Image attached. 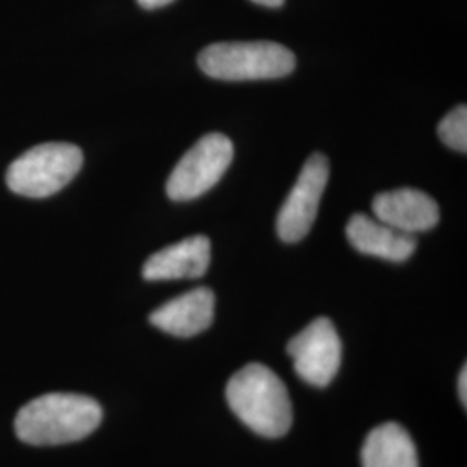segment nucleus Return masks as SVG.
I'll use <instances>...</instances> for the list:
<instances>
[{"mask_svg":"<svg viewBox=\"0 0 467 467\" xmlns=\"http://www.w3.org/2000/svg\"><path fill=\"white\" fill-rule=\"evenodd\" d=\"M329 181V160L316 152L301 168L296 184L284 201L277 215V234L284 243H298L310 233L326 185Z\"/></svg>","mask_w":467,"mask_h":467,"instance_id":"423d86ee","label":"nucleus"},{"mask_svg":"<svg viewBox=\"0 0 467 467\" xmlns=\"http://www.w3.org/2000/svg\"><path fill=\"white\" fill-rule=\"evenodd\" d=\"M198 65L210 78L250 82L287 77L296 57L275 42H222L201 50Z\"/></svg>","mask_w":467,"mask_h":467,"instance_id":"7ed1b4c3","label":"nucleus"},{"mask_svg":"<svg viewBox=\"0 0 467 467\" xmlns=\"http://www.w3.org/2000/svg\"><path fill=\"white\" fill-rule=\"evenodd\" d=\"M287 353L305 383L324 388L339 370L341 339L329 318L318 317L289 341Z\"/></svg>","mask_w":467,"mask_h":467,"instance_id":"0eeeda50","label":"nucleus"},{"mask_svg":"<svg viewBox=\"0 0 467 467\" xmlns=\"http://www.w3.org/2000/svg\"><path fill=\"white\" fill-rule=\"evenodd\" d=\"M467 368H462V372H461V378H459V397H461V400L462 403L466 405L467 403Z\"/></svg>","mask_w":467,"mask_h":467,"instance_id":"2eb2a0df","label":"nucleus"},{"mask_svg":"<svg viewBox=\"0 0 467 467\" xmlns=\"http://www.w3.org/2000/svg\"><path fill=\"white\" fill-rule=\"evenodd\" d=\"M102 409L84 395L50 393L26 403L17 412L16 434L21 441L49 447L84 440L99 428Z\"/></svg>","mask_w":467,"mask_h":467,"instance_id":"f257e3e1","label":"nucleus"},{"mask_svg":"<svg viewBox=\"0 0 467 467\" xmlns=\"http://www.w3.org/2000/svg\"><path fill=\"white\" fill-rule=\"evenodd\" d=\"M347 237L355 250L397 264L409 260L418 248L416 235L397 231L364 213H355L350 218Z\"/></svg>","mask_w":467,"mask_h":467,"instance_id":"9b49d317","label":"nucleus"},{"mask_svg":"<svg viewBox=\"0 0 467 467\" xmlns=\"http://www.w3.org/2000/svg\"><path fill=\"white\" fill-rule=\"evenodd\" d=\"M364 467H419L416 445L397 422H386L368 433L362 449Z\"/></svg>","mask_w":467,"mask_h":467,"instance_id":"f8f14e48","label":"nucleus"},{"mask_svg":"<svg viewBox=\"0 0 467 467\" xmlns=\"http://www.w3.org/2000/svg\"><path fill=\"white\" fill-rule=\"evenodd\" d=\"M210 260V239L206 235H192L150 254L142 267V275L146 281L198 279L206 274Z\"/></svg>","mask_w":467,"mask_h":467,"instance_id":"1a4fd4ad","label":"nucleus"},{"mask_svg":"<svg viewBox=\"0 0 467 467\" xmlns=\"http://www.w3.org/2000/svg\"><path fill=\"white\" fill-rule=\"evenodd\" d=\"M215 316V295L208 287H196L167 301L150 314V324L177 337H192L206 331Z\"/></svg>","mask_w":467,"mask_h":467,"instance_id":"9d476101","label":"nucleus"},{"mask_svg":"<svg viewBox=\"0 0 467 467\" xmlns=\"http://www.w3.org/2000/svg\"><path fill=\"white\" fill-rule=\"evenodd\" d=\"M84 165V152L67 142L35 146L11 163L5 173L7 187L32 200L49 198L67 187Z\"/></svg>","mask_w":467,"mask_h":467,"instance_id":"20e7f679","label":"nucleus"},{"mask_svg":"<svg viewBox=\"0 0 467 467\" xmlns=\"http://www.w3.org/2000/svg\"><path fill=\"white\" fill-rule=\"evenodd\" d=\"M258 5H264V7H281L284 4V0H251Z\"/></svg>","mask_w":467,"mask_h":467,"instance_id":"dca6fc26","label":"nucleus"},{"mask_svg":"<svg viewBox=\"0 0 467 467\" xmlns=\"http://www.w3.org/2000/svg\"><path fill=\"white\" fill-rule=\"evenodd\" d=\"M234 158L233 140L223 134L212 132L185 152L170 173L167 194L170 200H196L218 184Z\"/></svg>","mask_w":467,"mask_h":467,"instance_id":"39448f33","label":"nucleus"},{"mask_svg":"<svg viewBox=\"0 0 467 467\" xmlns=\"http://www.w3.org/2000/svg\"><path fill=\"white\" fill-rule=\"evenodd\" d=\"M372 213L386 225L412 235L431 231L440 220L436 201L412 187L378 194L372 201Z\"/></svg>","mask_w":467,"mask_h":467,"instance_id":"6e6552de","label":"nucleus"},{"mask_svg":"<svg viewBox=\"0 0 467 467\" xmlns=\"http://www.w3.org/2000/svg\"><path fill=\"white\" fill-rule=\"evenodd\" d=\"M137 2L144 9H160V7H165L168 4H171L173 0H137Z\"/></svg>","mask_w":467,"mask_h":467,"instance_id":"4468645a","label":"nucleus"},{"mask_svg":"<svg viewBox=\"0 0 467 467\" xmlns=\"http://www.w3.org/2000/svg\"><path fill=\"white\" fill-rule=\"evenodd\" d=\"M438 135L445 146L459 152L467 150V108L457 106L438 125Z\"/></svg>","mask_w":467,"mask_h":467,"instance_id":"ddd939ff","label":"nucleus"},{"mask_svg":"<svg viewBox=\"0 0 467 467\" xmlns=\"http://www.w3.org/2000/svg\"><path fill=\"white\" fill-rule=\"evenodd\" d=\"M225 395L234 414L254 433L279 438L289 431L293 405L285 384L272 368L250 364L237 370Z\"/></svg>","mask_w":467,"mask_h":467,"instance_id":"f03ea898","label":"nucleus"}]
</instances>
